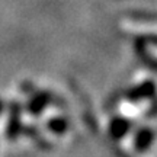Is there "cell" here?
Instances as JSON below:
<instances>
[{"label": "cell", "instance_id": "obj_1", "mask_svg": "<svg viewBox=\"0 0 157 157\" xmlns=\"http://www.w3.org/2000/svg\"><path fill=\"white\" fill-rule=\"evenodd\" d=\"M157 90V86L153 83L151 80H147V82H143L141 84L138 86H135L134 89L131 90L128 93V98L131 101H143V99H148V98H151L154 96Z\"/></svg>", "mask_w": 157, "mask_h": 157}, {"label": "cell", "instance_id": "obj_2", "mask_svg": "<svg viewBox=\"0 0 157 157\" xmlns=\"http://www.w3.org/2000/svg\"><path fill=\"white\" fill-rule=\"evenodd\" d=\"M153 143H154V131L146 127V128H141L135 134L134 148L138 153H144L151 147Z\"/></svg>", "mask_w": 157, "mask_h": 157}, {"label": "cell", "instance_id": "obj_3", "mask_svg": "<svg viewBox=\"0 0 157 157\" xmlns=\"http://www.w3.org/2000/svg\"><path fill=\"white\" fill-rule=\"evenodd\" d=\"M129 128H131V124H129L128 119L121 117L113 118L111 121V124H109V135H111L112 140L118 141L128 134Z\"/></svg>", "mask_w": 157, "mask_h": 157}, {"label": "cell", "instance_id": "obj_4", "mask_svg": "<svg viewBox=\"0 0 157 157\" xmlns=\"http://www.w3.org/2000/svg\"><path fill=\"white\" fill-rule=\"evenodd\" d=\"M51 101V96L47 93V92H39V93H36V95L29 101L28 103V111L32 115H36V113L42 112L45 109V106L50 103Z\"/></svg>", "mask_w": 157, "mask_h": 157}, {"label": "cell", "instance_id": "obj_5", "mask_svg": "<svg viewBox=\"0 0 157 157\" xmlns=\"http://www.w3.org/2000/svg\"><path fill=\"white\" fill-rule=\"evenodd\" d=\"M47 127L50 131L56 132V134H63L67 131V121L64 118H52L51 121H48Z\"/></svg>", "mask_w": 157, "mask_h": 157}, {"label": "cell", "instance_id": "obj_6", "mask_svg": "<svg viewBox=\"0 0 157 157\" xmlns=\"http://www.w3.org/2000/svg\"><path fill=\"white\" fill-rule=\"evenodd\" d=\"M2 109H3V103L0 102V112H2Z\"/></svg>", "mask_w": 157, "mask_h": 157}]
</instances>
